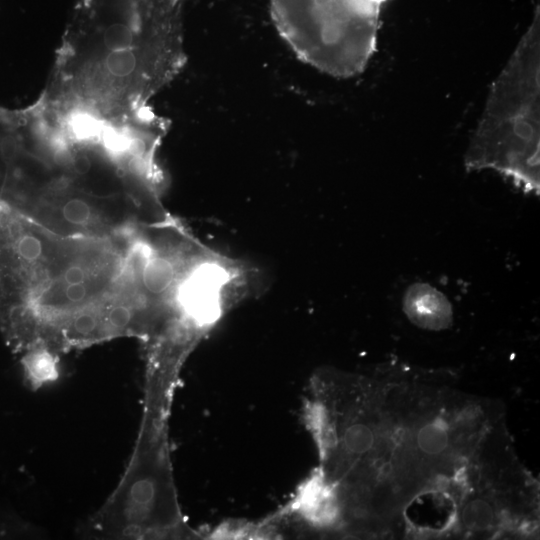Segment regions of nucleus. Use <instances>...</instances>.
Segmentation results:
<instances>
[{
    "instance_id": "obj_1",
    "label": "nucleus",
    "mask_w": 540,
    "mask_h": 540,
    "mask_svg": "<svg viewBox=\"0 0 540 540\" xmlns=\"http://www.w3.org/2000/svg\"><path fill=\"white\" fill-rule=\"evenodd\" d=\"M184 0H80L41 102L59 114L128 122L185 62Z\"/></svg>"
},
{
    "instance_id": "obj_2",
    "label": "nucleus",
    "mask_w": 540,
    "mask_h": 540,
    "mask_svg": "<svg viewBox=\"0 0 540 540\" xmlns=\"http://www.w3.org/2000/svg\"><path fill=\"white\" fill-rule=\"evenodd\" d=\"M540 19L533 20L493 81L466 153L471 169H494L539 189Z\"/></svg>"
},
{
    "instance_id": "obj_6",
    "label": "nucleus",
    "mask_w": 540,
    "mask_h": 540,
    "mask_svg": "<svg viewBox=\"0 0 540 540\" xmlns=\"http://www.w3.org/2000/svg\"><path fill=\"white\" fill-rule=\"evenodd\" d=\"M21 363L24 376L33 388H38L58 377L57 358L52 350L44 345H36L26 350Z\"/></svg>"
},
{
    "instance_id": "obj_5",
    "label": "nucleus",
    "mask_w": 540,
    "mask_h": 540,
    "mask_svg": "<svg viewBox=\"0 0 540 540\" xmlns=\"http://www.w3.org/2000/svg\"><path fill=\"white\" fill-rule=\"evenodd\" d=\"M54 215L71 230H90L101 222V214L98 206L81 191H70L62 195L58 201L51 204Z\"/></svg>"
},
{
    "instance_id": "obj_4",
    "label": "nucleus",
    "mask_w": 540,
    "mask_h": 540,
    "mask_svg": "<svg viewBox=\"0 0 540 540\" xmlns=\"http://www.w3.org/2000/svg\"><path fill=\"white\" fill-rule=\"evenodd\" d=\"M409 317L418 325L441 329L451 320V311L446 299L427 286L414 287L405 300Z\"/></svg>"
},
{
    "instance_id": "obj_7",
    "label": "nucleus",
    "mask_w": 540,
    "mask_h": 540,
    "mask_svg": "<svg viewBox=\"0 0 540 540\" xmlns=\"http://www.w3.org/2000/svg\"><path fill=\"white\" fill-rule=\"evenodd\" d=\"M487 502H470L463 510V522L471 530L488 529L493 522V513Z\"/></svg>"
},
{
    "instance_id": "obj_3",
    "label": "nucleus",
    "mask_w": 540,
    "mask_h": 540,
    "mask_svg": "<svg viewBox=\"0 0 540 540\" xmlns=\"http://www.w3.org/2000/svg\"><path fill=\"white\" fill-rule=\"evenodd\" d=\"M389 0H269L281 38L297 57L333 77L361 73L375 53Z\"/></svg>"
}]
</instances>
